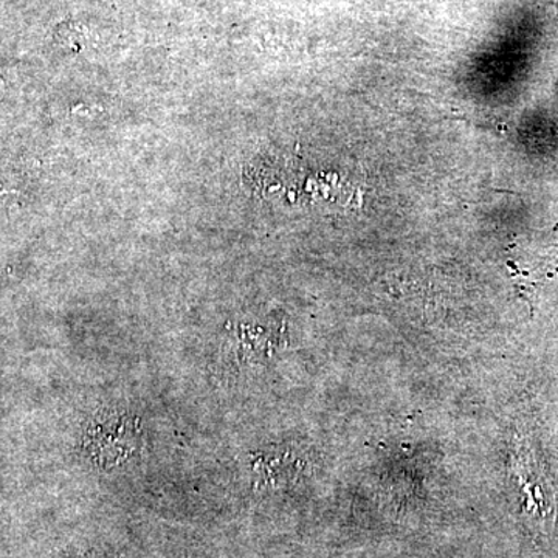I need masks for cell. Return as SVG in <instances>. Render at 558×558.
<instances>
[{"instance_id": "obj_1", "label": "cell", "mask_w": 558, "mask_h": 558, "mask_svg": "<svg viewBox=\"0 0 558 558\" xmlns=\"http://www.w3.org/2000/svg\"><path fill=\"white\" fill-rule=\"evenodd\" d=\"M142 418L128 409L101 410L84 429L83 450L92 465L113 470L131 464L142 449Z\"/></svg>"}]
</instances>
